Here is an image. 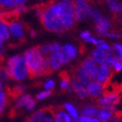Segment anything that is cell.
Listing matches in <instances>:
<instances>
[{
	"mask_svg": "<svg viewBox=\"0 0 122 122\" xmlns=\"http://www.w3.org/2000/svg\"><path fill=\"white\" fill-rule=\"evenodd\" d=\"M41 25L46 30L51 32H64L66 29L62 25L60 18L51 12L47 3H42L33 6Z\"/></svg>",
	"mask_w": 122,
	"mask_h": 122,
	"instance_id": "cell-1",
	"label": "cell"
},
{
	"mask_svg": "<svg viewBox=\"0 0 122 122\" xmlns=\"http://www.w3.org/2000/svg\"><path fill=\"white\" fill-rule=\"evenodd\" d=\"M25 59L26 64H27L29 78L32 79L35 71L39 68V66L43 62V57L38 50V46H35V47L27 50L25 52Z\"/></svg>",
	"mask_w": 122,
	"mask_h": 122,
	"instance_id": "cell-2",
	"label": "cell"
},
{
	"mask_svg": "<svg viewBox=\"0 0 122 122\" xmlns=\"http://www.w3.org/2000/svg\"><path fill=\"white\" fill-rule=\"evenodd\" d=\"M59 108L60 107L54 106L43 107L27 118L26 122H53L55 115Z\"/></svg>",
	"mask_w": 122,
	"mask_h": 122,
	"instance_id": "cell-3",
	"label": "cell"
},
{
	"mask_svg": "<svg viewBox=\"0 0 122 122\" xmlns=\"http://www.w3.org/2000/svg\"><path fill=\"white\" fill-rule=\"evenodd\" d=\"M62 14L60 20L65 29H70L72 27L74 23V11L72 3L70 1H61Z\"/></svg>",
	"mask_w": 122,
	"mask_h": 122,
	"instance_id": "cell-4",
	"label": "cell"
},
{
	"mask_svg": "<svg viewBox=\"0 0 122 122\" xmlns=\"http://www.w3.org/2000/svg\"><path fill=\"white\" fill-rule=\"evenodd\" d=\"M71 3H72V6H73L74 17H75L76 21L84 20V19H86L87 18L91 17L92 10L86 2L73 1Z\"/></svg>",
	"mask_w": 122,
	"mask_h": 122,
	"instance_id": "cell-5",
	"label": "cell"
},
{
	"mask_svg": "<svg viewBox=\"0 0 122 122\" xmlns=\"http://www.w3.org/2000/svg\"><path fill=\"white\" fill-rule=\"evenodd\" d=\"M114 72V69H112V67L109 68L105 66H101L99 68L98 72H97V79L99 84L102 86L103 89L110 86L111 79H112Z\"/></svg>",
	"mask_w": 122,
	"mask_h": 122,
	"instance_id": "cell-6",
	"label": "cell"
},
{
	"mask_svg": "<svg viewBox=\"0 0 122 122\" xmlns=\"http://www.w3.org/2000/svg\"><path fill=\"white\" fill-rule=\"evenodd\" d=\"M28 73V68H27V64L25 57H19L18 60L15 64L12 70V78L13 80H22L27 76Z\"/></svg>",
	"mask_w": 122,
	"mask_h": 122,
	"instance_id": "cell-7",
	"label": "cell"
},
{
	"mask_svg": "<svg viewBox=\"0 0 122 122\" xmlns=\"http://www.w3.org/2000/svg\"><path fill=\"white\" fill-rule=\"evenodd\" d=\"M20 14L21 13L18 8L10 10H5L4 12L0 13V22H2L5 25H8L17 23Z\"/></svg>",
	"mask_w": 122,
	"mask_h": 122,
	"instance_id": "cell-8",
	"label": "cell"
},
{
	"mask_svg": "<svg viewBox=\"0 0 122 122\" xmlns=\"http://www.w3.org/2000/svg\"><path fill=\"white\" fill-rule=\"evenodd\" d=\"M80 66L82 69L86 71V73L88 75L91 79H96V72H97V65L96 61L94 60L92 57H88L87 59H85L81 64Z\"/></svg>",
	"mask_w": 122,
	"mask_h": 122,
	"instance_id": "cell-9",
	"label": "cell"
},
{
	"mask_svg": "<svg viewBox=\"0 0 122 122\" xmlns=\"http://www.w3.org/2000/svg\"><path fill=\"white\" fill-rule=\"evenodd\" d=\"M72 75L75 76L79 82L80 83V85L84 86L85 87H88V86L90 85V78L88 77L86 71L82 69V67L80 66V65H76L72 67Z\"/></svg>",
	"mask_w": 122,
	"mask_h": 122,
	"instance_id": "cell-10",
	"label": "cell"
},
{
	"mask_svg": "<svg viewBox=\"0 0 122 122\" xmlns=\"http://www.w3.org/2000/svg\"><path fill=\"white\" fill-rule=\"evenodd\" d=\"M60 56L62 59V62L67 64L71 59H74L76 57L77 50L73 46L71 45H66L60 49Z\"/></svg>",
	"mask_w": 122,
	"mask_h": 122,
	"instance_id": "cell-11",
	"label": "cell"
},
{
	"mask_svg": "<svg viewBox=\"0 0 122 122\" xmlns=\"http://www.w3.org/2000/svg\"><path fill=\"white\" fill-rule=\"evenodd\" d=\"M52 70L51 68V65H50V58L49 57H45L43 59V62L39 66V68L35 71V73L33 75V79L38 78L41 76H46V75H50L52 73Z\"/></svg>",
	"mask_w": 122,
	"mask_h": 122,
	"instance_id": "cell-12",
	"label": "cell"
},
{
	"mask_svg": "<svg viewBox=\"0 0 122 122\" xmlns=\"http://www.w3.org/2000/svg\"><path fill=\"white\" fill-rule=\"evenodd\" d=\"M9 27H10V30L13 37L18 38V40H19V43L21 45H23L26 41V39L25 38V34H24V30L22 25L19 23H14L10 25Z\"/></svg>",
	"mask_w": 122,
	"mask_h": 122,
	"instance_id": "cell-13",
	"label": "cell"
},
{
	"mask_svg": "<svg viewBox=\"0 0 122 122\" xmlns=\"http://www.w3.org/2000/svg\"><path fill=\"white\" fill-rule=\"evenodd\" d=\"M103 98L105 101L107 102V104L114 107L116 105H118L121 100V95L120 94H117L115 92H112V91H106L103 92Z\"/></svg>",
	"mask_w": 122,
	"mask_h": 122,
	"instance_id": "cell-14",
	"label": "cell"
},
{
	"mask_svg": "<svg viewBox=\"0 0 122 122\" xmlns=\"http://www.w3.org/2000/svg\"><path fill=\"white\" fill-rule=\"evenodd\" d=\"M25 90V87L24 86H15L11 88L6 87V95L10 101H13L18 99L20 95H22Z\"/></svg>",
	"mask_w": 122,
	"mask_h": 122,
	"instance_id": "cell-15",
	"label": "cell"
},
{
	"mask_svg": "<svg viewBox=\"0 0 122 122\" xmlns=\"http://www.w3.org/2000/svg\"><path fill=\"white\" fill-rule=\"evenodd\" d=\"M87 93L92 99H97L99 95L103 93V87L99 82H92L87 87Z\"/></svg>",
	"mask_w": 122,
	"mask_h": 122,
	"instance_id": "cell-16",
	"label": "cell"
},
{
	"mask_svg": "<svg viewBox=\"0 0 122 122\" xmlns=\"http://www.w3.org/2000/svg\"><path fill=\"white\" fill-rule=\"evenodd\" d=\"M59 77L61 79V91L63 92H71V86H70V75H69V72L67 71H62L59 72Z\"/></svg>",
	"mask_w": 122,
	"mask_h": 122,
	"instance_id": "cell-17",
	"label": "cell"
},
{
	"mask_svg": "<svg viewBox=\"0 0 122 122\" xmlns=\"http://www.w3.org/2000/svg\"><path fill=\"white\" fill-rule=\"evenodd\" d=\"M72 88L73 90L75 91V92L77 93V95L79 96V98L80 99H85V98H86L88 96V93H87V91L85 89V87H83L80 85V83L79 82V80L75 78V76L72 75Z\"/></svg>",
	"mask_w": 122,
	"mask_h": 122,
	"instance_id": "cell-18",
	"label": "cell"
},
{
	"mask_svg": "<svg viewBox=\"0 0 122 122\" xmlns=\"http://www.w3.org/2000/svg\"><path fill=\"white\" fill-rule=\"evenodd\" d=\"M92 56H93L94 60H96L98 63L101 64L102 66H107V53L106 51H104L103 50H99V49H97L93 51L92 53Z\"/></svg>",
	"mask_w": 122,
	"mask_h": 122,
	"instance_id": "cell-19",
	"label": "cell"
},
{
	"mask_svg": "<svg viewBox=\"0 0 122 122\" xmlns=\"http://www.w3.org/2000/svg\"><path fill=\"white\" fill-rule=\"evenodd\" d=\"M111 27V23L107 18H102L99 23L96 24V30L97 32L99 35H104L107 30H109Z\"/></svg>",
	"mask_w": 122,
	"mask_h": 122,
	"instance_id": "cell-20",
	"label": "cell"
},
{
	"mask_svg": "<svg viewBox=\"0 0 122 122\" xmlns=\"http://www.w3.org/2000/svg\"><path fill=\"white\" fill-rule=\"evenodd\" d=\"M62 59H61L60 53L58 52H53L50 57V65L52 71L59 69L62 65Z\"/></svg>",
	"mask_w": 122,
	"mask_h": 122,
	"instance_id": "cell-21",
	"label": "cell"
},
{
	"mask_svg": "<svg viewBox=\"0 0 122 122\" xmlns=\"http://www.w3.org/2000/svg\"><path fill=\"white\" fill-rule=\"evenodd\" d=\"M20 56H14L12 58H10L9 60L7 61V66H6V68H5V71H6V73H7L8 78L11 79L12 78V70L13 67L15 66V64L17 63V61L18 60Z\"/></svg>",
	"mask_w": 122,
	"mask_h": 122,
	"instance_id": "cell-22",
	"label": "cell"
},
{
	"mask_svg": "<svg viewBox=\"0 0 122 122\" xmlns=\"http://www.w3.org/2000/svg\"><path fill=\"white\" fill-rule=\"evenodd\" d=\"M54 120H55V122H71L70 117L68 116V114H66V112H63V109L61 107L59 111L57 112Z\"/></svg>",
	"mask_w": 122,
	"mask_h": 122,
	"instance_id": "cell-23",
	"label": "cell"
},
{
	"mask_svg": "<svg viewBox=\"0 0 122 122\" xmlns=\"http://www.w3.org/2000/svg\"><path fill=\"white\" fill-rule=\"evenodd\" d=\"M30 99H31V97H30V94L24 95L23 97H21L20 99L18 100V102H17V104H16V106H15V108L19 109V108L25 107V106H27V104L30 102Z\"/></svg>",
	"mask_w": 122,
	"mask_h": 122,
	"instance_id": "cell-24",
	"label": "cell"
},
{
	"mask_svg": "<svg viewBox=\"0 0 122 122\" xmlns=\"http://www.w3.org/2000/svg\"><path fill=\"white\" fill-rule=\"evenodd\" d=\"M82 114L86 115V116H93L96 114L97 108L92 106H86V107H83L81 109Z\"/></svg>",
	"mask_w": 122,
	"mask_h": 122,
	"instance_id": "cell-25",
	"label": "cell"
},
{
	"mask_svg": "<svg viewBox=\"0 0 122 122\" xmlns=\"http://www.w3.org/2000/svg\"><path fill=\"white\" fill-rule=\"evenodd\" d=\"M0 38H2L3 40L9 38V31H8L5 25L3 24L2 22H0Z\"/></svg>",
	"mask_w": 122,
	"mask_h": 122,
	"instance_id": "cell-26",
	"label": "cell"
},
{
	"mask_svg": "<svg viewBox=\"0 0 122 122\" xmlns=\"http://www.w3.org/2000/svg\"><path fill=\"white\" fill-rule=\"evenodd\" d=\"M98 116L102 121H107L111 119V116L112 114L110 113L109 112H107V111H104V110H101L98 112Z\"/></svg>",
	"mask_w": 122,
	"mask_h": 122,
	"instance_id": "cell-27",
	"label": "cell"
},
{
	"mask_svg": "<svg viewBox=\"0 0 122 122\" xmlns=\"http://www.w3.org/2000/svg\"><path fill=\"white\" fill-rule=\"evenodd\" d=\"M112 18L114 21L117 22H122V4L119 5V10L117 13H112Z\"/></svg>",
	"mask_w": 122,
	"mask_h": 122,
	"instance_id": "cell-28",
	"label": "cell"
},
{
	"mask_svg": "<svg viewBox=\"0 0 122 122\" xmlns=\"http://www.w3.org/2000/svg\"><path fill=\"white\" fill-rule=\"evenodd\" d=\"M65 107H66V108L69 112V113L72 116V118L76 120L77 117H78V112H77V111L75 110V107H73V106H71V104H66Z\"/></svg>",
	"mask_w": 122,
	"mask_h": 122,
	"instance_id": "cell-29",
	"label": "cell"
},
{
	"mask_svg": "<svg viewBox=\"0 0 122 122\" xmlns=\"http://www.w3.org/2000/svg\"><path fill=\"white\" fill-rule=\"evenodd\" d=\"M38 50L41 52V54H44L45 57H48V55L51 53V51L49 48V45H46V46H38Z\"/></svg>",
	"mask_w": 122,
	"mask_h": 122,
	"instance_id": "cell-30",
	"label": "cell"
},
{
	"mask_svg": "<svg viewBox=\"0 0 122 122\" xmlns=\"http://www.w3.org/2000/svg\"><path fill=\"white\" fill-rule=\"evenodd\" d=\"M6 105V96L4 92H0V114L3 112L4 109H5V107Z\"/></svg>",
	"mask_w": 122,
	"mask_h": 122,
	"instance_id": "cell-31",
	"label": "cell"
},
{
	"mask_svg": "<svg viewBox=\"0 0 122 122\" xmlns=\"http://www.w3.org/2000/svg\"><path fill=\"white\" fill-rule=\"evenodd\" d=\"M91 17H92L93 18V19L95 20V22L97 23H99V21L102 19V17L101 15H100V13H99V11L97 9H92V14H91Z\"/></svg>",
	"mask_w": 122,
	"mask_h": 122,
	"instance_id": "cell-32",
	"label": "cell"
},
{
	"mask_svg": "<svg viewBox=\"0 0 122 122\" xmlns=\"http://www.w3.org/2000/svg\"><path fill=\"white\" fill-rule=\"evenodd\" d=\"M107 5L109 6L110 10H112V13H117L118 10H119V5H117V3L114 1H108Z\"/></svg>",
	"mask_w": 122,
	"mask_h": 122,
	"instance_id": "cell-33",
	"label": "cell"
},
{
	"mask_svg": "<svg viewBox=\"0 0 122 122\" xmlns=\"http://www.w3.org/2000/svg\"><path fill=\"white\" fill-rule=\"evenodd\" d=\"M52 92H53L52 90H48V91H46V92H43L38 93L36 98L38 99H45V98H47V97H49L50 95H51Z\"/></svg>",
	"mask_w": 122,
	"mask_h": 122,
	"instance_id": "cell-34",
	"label": "cell"
},
{
	"mask_svg": "<svg viewBox=\"0 0 122 122\" xmlns=\"http://www.w3.org/2000/svg\"><path fill=\"white\" fill-rule=\"evenodd\" d=\"M0 77L2 78L4 81H7L8 79H9L7 76V73H6V71H5V68L3 66H0Z\"/></svg>",
	"mask_w": 122,
	"mask_h": 122,
	"instance_id": "cell-35",
	"label": "cell"
},
{
	"mask_svg": "<svg viewBox=\"0 0 122 122\" xmlns=\"http://www.w3.org/2000/svg\"><path fill=\"white\" fill-rule=\"evenodd\" d=\"M112 66H113V69H114L115 71H121L122 65H121V63H120V61L114 60L112 63Z\"/></svg>",
	"mask_w": 122,
	"mask_h": 122,
	"instance_id": "cell-36",
	"label": "cell"
},
{
	"mask_svg": "<svg viewBox=\"0 0 122 122\" xmlns=\"http://www.w3.org/2000/svg\"><path fill=\"white\" fill-rule=\"evenodd\" d=\"M49 48L51 50V51L53 53V52H58V51L60 50V47H59V44H51V45H49Z\"/></svg>",
	"mask_w": 122,
	"mask_h": 122,
	"instance_id": "cell-37",
	"label": "cell"
},
{
	"mask_svg": "<svg viewBox=\"0 0 122 122\" xmlns=\"http://www.w3.org/2000/svg\"><path fill=\"white\" fill-rule=\"evenodd\" d=\"M113 48L116 50V51H118L119 53V60H122V46L121 45H114Z\"/></svg>",
	"mask_w": 122,
	"mask_h": 122,
	"instance_id": "cell-38",
	"label": "cell"
},
{
	"mask_svg": "<svg viewBox=\"0 0 122 122\" xmlns=\"http://www.w3.org/2000/svg\"><path fill=\"white\" fill-rule=\"evenodd\" d=\"M80 121L81 122H99V120H97V119H92V118H87V117H81L80 118Z\"/></svg>",
	"mask_w": 122,
	"mask_h": 122,
	"instance_id": "cell-39",
	"label": "cell"
},
{
	"mask_svg": "<svg viewBox=\"0 0 122 122\" xmlns=\"http://www.w3.org/2000/svg\"><path fill=\"white\" fill-rule=\"evenodd\" d=\"M86 42H92V43H93L94 45H99V44H104V41L103 40H96V39H94L92 38H88L86 39Z\"/></svg>",
	"mask_w": 122,
	"mask_h": 122,
	"instance_id": "cell-40",
	"label": "cell"
},
{
	"mask_svg": "<svg viewBox=\"0 0 122 122\" xmlns=\"http://www.w3.org/2000/svg\"><path fill=\"white\" fill-rule=\"evenodd\" d=\"M54 85H55L54 81H52V80H48V81L46 83V85H45V87H46V89L52 90V88L54 87Z\"/></svg>",
	"mask_w": 122,
	"mask_h": 122,
	"instance_id": "cell-41",
	"label": "cell"
},
{
	"mask_svg": "<svg viewBox=\"0 0 122 122\" xmlns=\"http://www.w3.org/2000/svg\"><path fill=\"white\" fill-rule=\"evenodd\" d=\"M35 105H36V101L34 100V99H31L30 100V102L27 104V106H26V107H27V110H31L33 107H35Z\"/></svg>",
	"mask_w": 122,
	"mask_h": 122,
	"instance_id": "cell-42",
	"label": "cell"
},
{
	"mask_svg": "<svg viewBox=\"0 0 122 122\" xmlns=\"http://www.w3.org/2000/svg\"><path fill=\"white\" fill-rule=\"evenodd\" d=\"M104 36H108L110 38H119L120 37V34H117V33H105Z\"/></svg>",
	"mask_w": 122,
	"mask_h": 122,
	"instance_id": "cell-43",
	"label": "cell"
},
{
	"mask_svg": "<svg viewBox=\"0 0 122 122\" xmlns=\"http://www.w3.org/2000/svg\"><path fill=\"white\" fill-rule=\"evenodd\" d=\"M98 49H99V50H109V47H108V46L107 45H106V44H102V45H99V47H98Z\"/></svg>",
	"mask_w": 122,
	"mask_h": 122,
	"instance_id": "cell-44",
	"label": "cell"
},
{
	"mask_svg": "<svg viewBox=\"0 0 122 122\" xmlns=\"http://www.w3.org/2000/svg\"><path fill=\"white\" fill-rule=\"evenodd\" d=\"M90 35H91V33L89 32V31H84V32H82L81 33V38H88L90 37Z\"/></svg>",
	"mask_w": 122,
	"mask_h": 122,
	"instance_id": "cell-45",
	"label": "cell"
},
{
	"mask_svg": "<svg viewBox=\"0 0 122 122\" xmlns=\"http://www.w3.org/2000/svg\"><path fill=\"white\" fill-rule=\"evenodd\" d=\"M30 34L31 38H35L36 36H37V32L34 30H30Z\"/></svg>",
	"mask_w": 122,
	"mask_h": 122,
	"instance_id": "cell-46",
	"label": "cell"
},
{
	"mask_svg": "<svg viewBox=\"0 0 122 122\" xmlns=\"http://www.w3.org/2000/svg\"><path fill=\"white\" fill-rule=\"evenodd\" d=\"M3 41H4V40H3L2 38H0V48H1V47L3 46Z\"/></svg>",
	"mask_w": 122,
	"mask_h": 122,
	"instance_id": "cell-47",
	"label": "cell"
},
{
	"mask_svg": "<svg viewBox=\"0 0 122 122\" xmlns=\"http://www.w3.org/2000/svg\"><path fill=\"white\" fill-rule=\"evenodd\" d=\"M2 90H3V85H2V83H1V81H0V92H1Z\"/></svg>",
	"mask_w": 122,
	"mask_h": 122,
	"instance_id": "cell-48",
	"label": "cell"
},
{
	"mask_svg": "<svg viewBox=\"0 0 122 122\" xmlns=\"http://www.w3.org/2000/svg\"><path fill=\"white\" fill-rule=\"evenodd\" d=\"M113 122H120V121H119V120H114V121Z\"/></svg>",
	"mask_w": 122,
	"mask_h": 122,
	"instance_id": "cell-49",
	"label": "cell"
},
{
	"mask_svg": "<svg viewBox=\"0 0 122 122\" xmlns=\"http://www.w3.org/2000/svg\"><path fill=\"white\" fill-rule=\"evenodd\" d=\"M99 122H107V121H102V120H101V121H99Z\"/></svg>",
	"mask_w": 122,
	"mask_h": 122,
	"instance_id": "cell-50",
	"label": "cell"
},
{
	"mask_svg": "<svg viewBox=\"0 0 122 122\" xmlns=\"http://www.w3.org/2000/svg\"><path fill=\"white\" fill-rule=\"evenodd\" d=\"M120 62H121V65H122V60H121V61H120Z\"/></svg>",
	"mask_w": 122,
	"mask_h": 122,
	"instance_id": "cell-51",
	"label": "cell"
}]
</instances>
